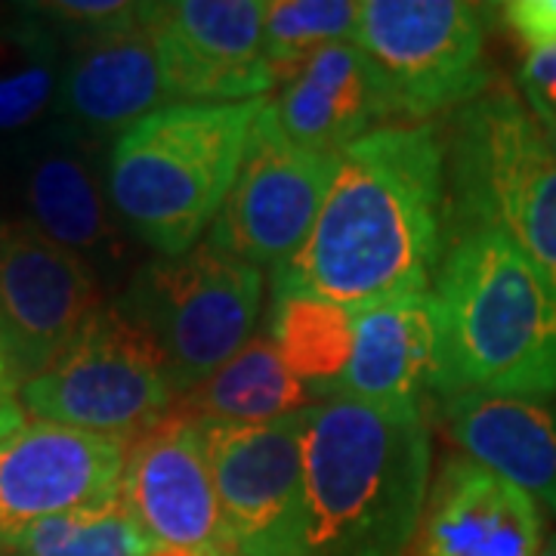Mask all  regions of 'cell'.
I'll list each match as a JSON object with an SVG mask.
<instances>
[{
	"label": "cell",
	"mask_w": 556,
	"mask_h": 556,
	"mask_svg": "<svg viewBox=\"0 0 556 556\" xmlns=\"http://www.w3.org/2000/svg\"><path fill=\"white\" fill-rule=\"evenodd\" d=\"M445 244V127L390 124L340 155L309 236L269 276V291L353 313L430 291Z\"/></svg>",
	"instance_id": "obj_1"
},
{
	"label": "cell",
	"mask_w": 556,
	"mask_h": 556,
	"mask_svg": "<svg viewBox=\"0 0 556 556\" xmlns=\"http://www.w3.org/2000/svg\"><path fill=\"white\" fill-rule=\"evenodd\" d=\"M437 402L556 393V294L492 229L457 232L433 278Z\"/></svg>",
	"instance_id": "obj_2"
},
{
	"label": "cell",
	"mask_w": 556,
	"mask_h": 556,
	"mask_svg": "<svg viewBox=\"0 0 556 556\" xmlns=\"http://www.w3.org/2000/svg\"><path fill=\"white\" fill-rule=\"evenodd\" d=\"M433 442L424 415L346 399L306 408L303 556H412L430 495Z\"/></svg>",
	"instance_id": "obj_3"
},
{
	"label": "cell",
	"mask_w": 556,
	"mask_h": 556,
	"mask_svg": "<svg viewBox=\"0 0 556 556\" xmlns=\"http://www.w3.org/2000/svg\"><path fill=\"white\" fill-rule=\"evenodd\" d=\"M263 102H174L109 146L112 207L155 257H182L207 239L236 186Z\"/></svg>",
	"instance_id": "obj_4"
},
{
	"label": "cell",
	"mask_w": 556,
	"mask_h": 556,
	"mask_svg": "<svg viewBox=\"0 0 556 556\" xmlns=\"http://www.w3.org/2000/svg\"><path fill=\"white\" fill-rule=\"evenodd\" d=\"M448 239L492 229L556 294V155L514 90L489 87L445 127Z\"/></svg>",
	"instance_id": "obj_5"
},
{
	"label": "cell",
	"mask_w": 556,
	"mask_h": 556,
	"mask_svg": "<svg viewBox=\"0 0 556 556\" xmlns=\"http://www.w3.org/2000/svg\"><path fill=\"white\" fill-rule=\"evenodd\" d=\"M263 291V269L201 241L182 257L139 263L115 306L155 343L182 399L257 334Z\"/></svg>",
	"instance_id": "obj_6"
},
{
	"label": "cell",
	"mask_w": 556,
	"mask_h": 556,
	"mask_svg": "<svg viewBox=\"0 0 556 556\" xmlns=\"http://www.w3.org/2000/svg\"><path fill=\"white\" fill-rule=\"evenodd\" d=\"M22 408L35 420L134 442L174 415V390L155 343L118 306H102L62 356L22 383Z\"/></svg>",
	"instance_id": "obj_7"
},
{
	"label": "cell",
	"mask_w": 556,
	"mask_h": 556,
	"mask_svg": "<svg viewBox=\"0 0 556 556\" xmlns=\"http://www.w3.org/2000/svg\"><path fill=\"white\" fill-rule=\"evenodd\" d=\"M371 56L396 102L399 124H427L479 100L485 62V16L464 0H368L358 3L353 38Z\"/></svg>",
	"instance_id": "obj_8"
},
{
	"label": "cell",
	"mask_w": 556,
	"mask_h": 556,
	"mask_svg": "<svg viewBox=\"0 0 556 556\" xmlns=\"http://www.w3.org/2000/svg\"><path fill=\"white\" fill-rule=\"evenodd\" d=\"M338 167L340 155L294 146L263 102L236 186L204 241L257 269L276 273L303 248Z\"/></svg>",
	"instance_id": "obj_9"
},
{
	"label": "cell",
	"mask_w": 556,
	"mask_h": 556,
	"mask_svg": "<svg viewBox=\"0 0 556 556\" xmlns=\"http://www.w3.org/2000/svg\"><path fill=\"white\" fill-rule=\"evenodd\" d=\"M223 522L239 556H303L306 408L269 424L201 420Z\"/></svg>",
	"instance_id": "obj_10"
},
{
	"label": "cell",
	"mask_w": 556,
	"mask_h": 556,
	"mask_svg": "<svg viewBox=\"0 0 556 556\" xmlns=\"http://www.w3.org/2000/svg\"><path fill=\"white\" fill-rule=\"evenodd\" d=\"M102 300L105 285L87 260L22 217L0 226V338L20 390L62 356Z\"/></svg>",
	"instance_id": "obj_11"
},
{
	"label": "cell",
	"mask_w": 556,
	"mask_h": 556,
	"mask_svg": "<svg viewBox=\"0 0 556 556\" xmlns=\"http://www.w3.org/2000/svg\"><path fill=\"white\" fill-rule=\"evenodd\" d=\"M174 102H251L276 90L263 50V0L139 3Z\"/></svg>",
	"instance_id": "obj_12"
},
{
	"label": "cell",
	"mask_w": 556,
	"mask_h": 556,
	"mask_svg": "<svg viewBox=\"0 0 556 556\" xmlns=\"http://www.w3.org/2000/svg\"><path fill=\"white\" fill-rule=\"evenodd\" d=\"M121 504L155 547L239 556L223 522L199 417H164L127 445Z\"/></svg>",
	"instance_id": "obj_13"
},
{
	"label": "cell",
	"mask_w": 556,
	"mask_h": 556,
	"mask_svg": "<svg viewBox=\"0 0 556 556\" xmlns=\"http://www.w3.org/2000/svg\"><path fill=\"white\" fill-rule=\"evenodd\" d=\"M16 159L22 219L87 260L102 285L112 288L130 257V232L112 207L97 146L53 121L22 139Z\"/></svg>",
	"instance_id": "obj_14"
},
{
	"label": "cell",
	"mask_w": 556,
	"mask_h": 556,
	"mask_svg": "<svg viewBox=\"0 0 556 556\" xmlns=\"http://www.w3.org/2000/svg\"><path fill=\"white\" fill-rule=\"evenodd\" d=\"M127 442L50 420H25L0 439V551L43 519L121 497Z\"/></svg>",
	"instance_id": "obj_15"
},
{
	"label": "cell",
	"mask_w": 556,
	"mask_h": 556,
	"mask_svg": "<svg viewBox=\"0 0 556 556\" xmlns=\"http://www.w3.org/2000/svg\"><path fill=\"white\" fill-rule=\"evenodd\" d=\"M266 105L285 137L321 155H343L358 139L399 124L387 80L356 40L318 50L278 84Z\"/></svg>",
	"instance_id": "obj_16"
},
{
	"label": "cell",
	"mask_w": 556,
	"mask_h": 556,
	"mask_svg": "<svg viewBox=\"0 0 556 556\" xmlns=\"http://www.w3.org/2000/svg\"><path fill=\"white\" fill-rule=\"evenodd\" d=\"M544 541V510L535 497L455 455L430 482L412 556H538Z\"/></svg>",
	"instance_id": "obj_17"
},
{
	"label": "cell",
	"mask_w": 556,
	"mask_h": 556,
	"mask_svg": "<svg viewBox=\"0 0 556 556\" xmlns=\"http://www.w3.org/2000/svg\"><path fill=\"white\" fill-rule=\"evenodd\" d=\"M174 105L146 25L65 47L53 121L93 146L115 142L146 115Z\"/></svg>",
	"instance_id": "obj_18"
},
{
	"label": "cell",
	"mask_w": 556,
	"mask_h": 556,
	"mask_svg": "<svg viewBox=\"0 0 556 556\" xmlns=\"http://www.w3.org/2000/svg\"><path fill=\"white\" fill-rule=\"evenodd\" d=\"M433 294L417 291L350 313L346 358L325 399H346L390 415H424L433 371Z\"/></svg>",
	"instance_id": "obj_19"
},
{
	"label": "cell",
	"mask_w": 556,
	"mask_h": 556,
	"mask_svg": "<svg viewBox=\"0 0 556 556\" xmlns=\"http://www.w3.org/2000/svg\"><path fill=\"white\" fill-rule=\"evenodd\" d=\"M439 408L448 437L464 455L514 482L556 517V393L535 399L460 396Z\"/></svg>",
	"instance_id": "obj_20"
},
{
	"label": "cell",
	"mask_w": 556,
	"mask_h": 556,
	"mask_svg": "<svg viewBox=\"0 0 556 556\" xmlns=\"http://www.w3.org/2000/svg\"><path fill=\"white\" fill-rule=\"evenodd\" d=\"M316 402L313 387L288 365L273 334L257 331L223 368L179 399V415L219 424H269Z\"/></svg>",
	"instance_id": "obj_21"
},
{
	"label": "cell",
	"mask_w": 556,
	"mask_h": 556,
	"mask_svg": "<svg viewBox=\"0 0 556 556\" xmlns=\"http://www.w3.org/2000/svg\"><path fill=\"white\" fill-rule=\"evenodd\" d=\"M62 40L20 3L0 25V139L28 137L60 100Z\"/></svg>",
	"instance_id": "obj_22"
},
{
	"label": "cell",
	"mask_w": 556,
	"mask_h": 556,
	"mask_svg": "<svg viewBox=\"0 0 556 556\" xmlns=\"http://www.w3.org/2000/svg\"><path fill=\"white\" fill-rule=\"evenodd\" d=\"M353 0H263V50L276 87L318 50L356 38Z\"/></svg>",
	"instance_id": "obj_23"
},
{
	"label": "cell",
	"mask_w": 556,
	"mask_h": 556,
	"mask_svg": "<svg viewBox=\"0 0 556 556\" xmlns=\"http://www.w3.org/2000/svg\"><path fill=\"white\" fill-rule=\"evenodd\" d=\"M152 547L118 497L105 507L43 519L0 556H149Z\"/></svg>",
	"instance_id": "obj_24"
},
{
	"label": "cell",
	"mask_w": 556,
	"mask_h": 556,
	"mask_svg": "<svg viewBox=\"0 0 556 556\" xmlns=\"http://www.w3.org/2000/svg\"><path fill=\"white\" fill-rule=\"evenodd\" d=\"M28 10L62 40V47L139 22V3L127 0H47L28 3Z\"/></svg>",
	"instance_id": "obj_25"
},
{
	"label": "cell",
	"mask_w": 556,
	"mask_h": 556,
	"mask_svg": "<svg viewBox=\"0 0 556 556\" xmlns=\"http://www.w3.org/2000/svg\"><path fill=\"white\" fill-rule=\"evenodd\" d=\"M519 90L538 124H556V47L526 53L519 65Z\"/></svg>",
	"instance_id": "obj_26"
},
{
	"label": "cell",
	"mask_w": 556,
	"mask_h": 556,
	"mask_svg": "<svg viewBox=\"0 0 556 556\" xmlns=\"http://www.w3.org/2000/svg\"><path fill=\"white\" fill-rule=\"evenodd\" d=\"M501 16L526 50L556 47V0H514L501 7Z\"/></svg>",
	"instance_id": "obj_27"
},
{
	"label": "cell",
	"mask_w": 556,
	"mask_h": 556,
	"mask_svg": "<svg viewBox=\"0 0 556 556\" xmlns=\"http://www.w3.org/2000/svg\"><path fill=\"white\" fill-rule=\"evenodd\" d=\"M22 424H25V408H22L20 380L13 375V365L0 338V439L16 433Z\"/></svg>",
	"instance_id": "obj_28"
},
{
	"label": "cell",
	"mask_w": 556,
	"mask_h": 556,
	"mask_svg": "<svg viewBox=\"0 0 556 556\" xmlns=\"http://www.w3.org/2000/svg\"><path fill=\"white\" fill-rule=\"evenodd\" d=\"M541 134H544V142L551 146V152L556 155V124H541Z\"/></svg>",
	"instance_id": "obj_29"
},
{
	"label": "cell",
	"mask_w": 556,
	"mask_h": 556,
	"mask_svg": "<svg viewBox=\"0 0 556 556\" xmlns=\"http://www.w3.org/2000/svg\"><path fill=\"white\" fill-rule=\"evenodd\" d=\"M538 556H556V535H551L544 541V547H541V554Z\"/></svg>",
	"instance_id": "obj_30"
},
{
	"label": "cell",
	"mask_w": 556,
	"mask_h": 556,
	"mask_svg": "<svg viewBox=\"0 0 556 556\" xmlns=\"http://www.w3.org/2000/svg\"><path fill=\"white\" fill-rule=\"evenodd\" d=\"M3 223H7V217H3V211H0V226H3Z\"/></svg>",
	"instance_id": "obj_31"
}]
</instances>
